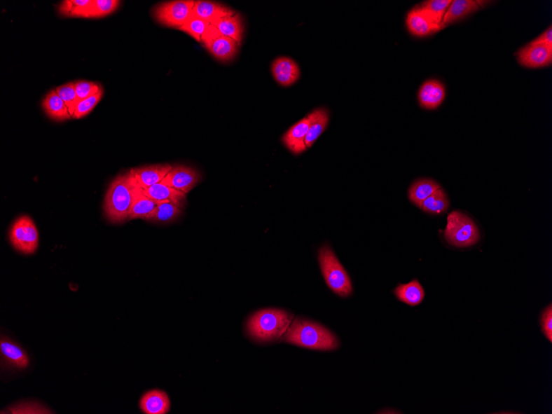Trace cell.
<instances>
[{
	"label": "cell",
	"instance_id": "obj_1",
	"mask_svg": "<svg viewBox=\"0 0 552 414\" xmlns=\"http://www.w3.org/2000/svg\"><path fill=\"white\" fill-rule=\"evenodd\" d=\"M142 191L130 172L115 178L104 200V209L109 222L117 224L130 220L132 207Z\"/></svg>",
	"mask_w": 552,
	"mask_h": 414
},
{
	"label": "cell",
	"instance_id": "obj_2",
	"mask_svg": "<svg viewBox=\"0 0 552 414\" xmlns=\"http://www.w3.org/2000/svg\"><path fill=\"white\" fill-rule=\"evenodd\" d=\"M283 340L298 347L319 351H332L339 347L338 338L331 331L315 322L301 317L292 321L284 334Z\"/></svg>",
	"mask_w": 552,
	"mask_h": 414
},
{
	"label": "cell",
	"instance_id": "obj_3",
	"mask_svg": "<svg viewBox=\"0 0 552 414\" xmlns=\"http://www.w3.org/2000/svg\"><path fill=\"white\" fill-rule=\"evenodd\" d=\"M293 315L277 309L257 311L247 321V329L255 341L268 343L284 336L293 321Z\"/></svg>",
	"mask_w": 552,
	"mask_h": 414
},
{
	"label": "cell",
	"instance_id": "obj_4",
	"mask_svg": "<svg viewBox=\"0 0 552 414\" xmlns=\"http://www.w3.org/2000/svg\"><path fill=\"white\" fill-rule=\"evenodd\" d=\"M319 261L328 287L339 296L346 298L351 296L353 291L351 278L328 245L320 248Z\"/></svg>",
	"mask_w": 552,
	"mask_h": 414
},
{
	"label": "cell",
	"instance_id": "obj_5",
	"mask_svg": "<svg viewBox=\"0 0 552 414\" xmlns=\"http://www.w3.org/2000/svg\"><path fill=\"white\" fill-rule=\"evenodd\" d=\"M444 239L454 247H471L480 242L481 231L471 217L462 212L455 210L448 215Z\"/></svg>",
	"mask_w": 552,
	"mask_h": 414
},
{
	"label": "cell",
	"instance_id": "obj_6",
	"mask_svg": "<svg viewBox=\"0 0 552 414\" xmlns=\"http://www.w3.org/2000/svg\"><path fill=\"white\" fill-rule=\"evenodd\" d=\"M194 0H174L160 3L153 11L155 20L167 27L179 29L192 16Z\"/></svg>",
	"mask_w": 552,
	"mask_h": 414
},
{
	"label": "cell",
	"instance_id": "obj_7",
	"mask_svg": "<svg viewBox=\"0 0 552 414\" xmlns=\"http://www.w3.org/2000/svg\"><path fill=\"white\" fill-rule=\"evenodd\" d=\"M9 240L15 249L25 255L34 254L39 247L38 228L29 216L18 218L9 232Z\"/></svg>",
	"mask_w": 552,
	"mask_h": 414
},
{
	"label": "cell",
	"instance_id": "obj_8",
	"mask_svg": "<svg viewBox=\"0 0 552 414\" xmlns=\"http://www.w3.org/2000/svg\"><path fill=\"white\" fill-rule=\"evenodd\" d=\"M200 43L219 62L232 61L238 52L237 41L221 34L217 27L212 25L202 36Z\"/></svg>",
	"mask_w": 552,
	"mask_h": 414
},
{
	"label": "cell",
	"instance_id": "obj_9",
	"mask_svg": "<svg viewBox=\"0 0 552 414\" xmlns=\"http://www.w3.org/2000/svg\"><path fill=\"white\" fill-rule=\"evenodd\" d=\"M201 181V174L195 168L177 165L172 167L162 181L164 185L188 194Z\"/></svg>",
	"mask_w": 552,
	"mask_h": 414
},
{
	"label": "cell",
	"instance_id": "obj_10",
	"mask_svg": "<svg viewBox=\"0 0 552 414\" xmlns=\"http://www.w3.org/2000/svg\"><path fill=\"white\" fill-rule=\"evenodd\" d=\"M517 59L520 65L529 69L549 67L552 62V48L532 41L518 50Z\"/></svg>",
	"mask_w": 552,
	"mask_h": 414
},
{
	"label": "cell",
	"instance_id": "obj_11",
	"mask_svg": "<svg viewBox=\"0 0 552 414\" xmlns=\"http://www.w3.org/2000/svg\"><path fill=\"white\" fill-rule=\"evenodd\" d=\"M0 352L3 366L13 370H25L29 366V357L20 344L6 336L0 340Z\"/></svg>",
	"mask_w": 552,
	"mask_h": 414
},
{
	"label": "cell",
	"instance_id": "obj_12",
	"mask_svg": "<svg viewBox=\"0 0 552 414\" xmlns=\"http://www.w3.org/2000/svg\"><path fill=\"white\" fill-rule=\"evenodd\" d=\"M315 116V113L312 111L284 133L283 144L294 155H300L307 150L305 139Z\"/></svg>",
	"mask_w": 552,
	"mask_h": 414
},
{
	"label": "cell",
	"instance_id": "obj_13",
	"mask_svg": "<svg viewBox=\"0 0 552 414\" xmlns=\"http://www.w3.org/2000/svg\"><path fill=\"white\" fill-rule=\"evenodd\" d=\"M408 29L416 36H426L443 30V26L435 24L420 7L412 9L406 18Z\"/></svg>",
	"mask_w": 552,
	"mask_h": 414
},
{
	"label": "cell",
	"instance_id": "obj_14",
	"mask_svg": "<svg viewBox=\"0 0 552 414\" xmlns=\"http://www.w3.org/2000/svg\"><path fill=\"white\" fill-rule=\"evenodd\" d=\"M271 71L276 82L284 87L292 85L301 76L298 64L291 58L285 57L275 60L271 66Z\"/></svg>",
	"mask_w": 552,
	"mask_h": 414
},
{
	"label": "cell",
	"instance_id": "obj_15",
	"mask_svg": "<svg viewBox=\"0 0 552 414\" xmlns=\"http://www.w3.org/2000/svg\"><path fill=\"white\" fill-rule=\"evenodd\" d=\"M172 167V165L169 164L153 165L132 169L130 172L135 178L138 185L142 190H145L146 188L162 182Z\"/></svg>",
	"mask_w": 552,
	"mask_h": 414
},
{
	"label": "cell",
	"instance_id": "obj_16",
	"mask_svg": "<svg viewBox=\"0 0 552 414\" xmlns=\"http://www.w3.org/2000/svg\"><path fill=\"white\" fill-rule=\"evenodd\" d=\"M446 97L443 84L439 81H427L421 86L418 92V101L421 107L425 109H436L443 104Z\"/></svg>",
	"mask_w": 552,
	"mask_h": 414
},
{
	"label": "cell",
	"instance_id": "obj_17",
	"mask_svg": "<svg viewBox=\"0 0 552 414\" xmlns=\"http://www.w3.org/2000/svg\"><path fill=\"white\" fill-rule=\"evenodd\" d=\"M237 12L233 11L224 4L213 1H204L198 0L193 8V15L199 17L201 20L212 22L227 16L235 15Z\"/></svg>",
	"mask_w": 552,
	"mask_h": 414
},
{
	"label": "cell",
	"instance_id": "obj_18",
	"mask_svg": "<svg viewBox=\"0 0 552 414\" xmlns=\"http://www.w3.org/2000/svg\"><path fill=\"white\" fill-rule=\"evenodd\" d=\"M142 193L156 201L171 202L182 209L186 206L187 199L185 193L174 190V188L165 186L162 182L142 190Z\"/></svg>",
	"mask_w": 552,
	"mask_h": 414
},
{
	"label": "cell",
	"instance_id": "obj_19",
	"mask_svg": "<svg viewBox=\"0 0 552 414\" xmlns=\"http://www.w3.org/2000/svg\"><path fill=\"white\" fill-rule=\"evenodd\" d=\"M140 408L146 414H167L171 409V401L164 391L151 390L142 397Z\"/></svg>",
	"mask_w": 552,
	"mask_h": 414
},
{
	"label": "cell",
	"instance_id": "obj_20",
	"mask_svg": "<svg viewBox=\"0 0 552 414\" xmlns=\"http://www.w3.org/2000/svg\"><path fill=\"white\" fill-rule=\"evenodd\" d=\"M394 294L400 302L411 307L420 305L425 297V289L417 279L408 284H399Z\"/></svg>",
	"mask_w": 552,
	"mask_h": 414
},
{
	"label": "cell",
	"instance_id": "obj_21",
	"mask_svg": "<svg viewBox=\"0 0 552 414\" xmlns=\"http://www.w3.org/2000/svg\"><path fill=\"white\" fill-rule=\"evenodd\" d=\"M481 8L480 2L475 0H454L443 18V25L447 27L453 22L463 20Z\"/></svg>",
	"mask_w": 552,
	"mask_h": 414
},
{
	"label": "cell",
	"instance_id": "obj_22",
	"mask_svg": "<svg viewBox=\"0 0 552 414\" xmlns=\"http://www.w3.org/2000/svg\"><path fill=\"white\" fill-rule=\"evenodd\" d=\"M41 106L48 116L54 121L62 122L72 118L67 106L60 97L56 90L49 92Z\"/></svg>",
	"mask_w": 552,
	"mask_h": 414
},
{
	"label": "cell",
	"instance_id": "obj_23",
	"mask_svg": "<svg viewBox=\"0 0 552 414\" xmlns=\"http://www.w3.org/2000/svg\"><path fill=\"white\" fill-rule=\"evenodd\" d=\"M211 25L217 27L221 34L237 41L238 45L241 44L244 27L242 17L238 13L232 16L220 18V20L212 22Z\"/></svg>",
	"mask_w": 552,
	"mask_h": 414
},
{
	"label": "cell",
	"instance_id": "obj_24",
	"mask_svg": "<svg viewBox=\"0 0 552 414\" xmlns=\"http://www.w3.org/2000/svg\"><path fill=\"white\" fill-rule=\"evenodd\" d=\"M440 188L439 184L432 179H418L409 188L408 199L414 205L420 209L423 202Z\"/></svg>",
	"mask_w": 552,
	"mask_h": 414
},
{
	"label": "cell",
	"instance_id": "obj_25",
	"mask_svg": "<svg viewBox=\"0 0 552 414\" xmlns=\"http://www.w3.org/2000/svg\"><path fill=\"white\" fill-rule=\"evenodd\" d=\"M159 204V201L151 199L145 195L142 191L132 207L130 220L137 219L149 220L158 209Z\"/></svg>",
	"mask_w": 552,
	"mask_h": 414
},
{
	"label": "cell",
	"instance_id": "obj_26",
	"mask_svg": "<svg viewBox=\"0 0 552 414\" xmlns=\"http://www.w3.org/2000/svg\"><path fill=\"white\" fill-rule=\"evenodd\" d=\"M315 116L314 120L311 123L309 132H308L305 145L308 149L315 144L322 133H323L329 122V113L328 110L321 108L315 110Z\"/></svg>",
	"mask_w": 552,
	"mask_h": 414
},
{
	"label": "cell",
	"instance_id": "obj_27",
	"mask_svg": "<svg viewBox=\"0 0 552 414\" xmlns=\"http://www.w3.org/2000/svg\"><path fill=\"white\" fill-rule=\"evenodd\" d=\"M183 214V209L171 202H160L158 209L155 211L147 222L155 223H169L176 221Z\"/></svg>",
	"mask_w": 552,
	"mask_h": 414
},
{
	"label": "cell",
	"instance_id": "obj_28",
	"mask_svg": "<svg viewBox=\"0 0 552 414\" xmlns=\"http://www.w3.org/2000/svg\"><path fill=\"white\" fill-rule=\"evenodd\" d=\"M450 202L447 194L443 188L435 191L423 202L421 209L432 215H440L446 213L449 209Z\"/></svg>",
	"mask_w": 552,
	"mask_h": 414
},
{
	"label": "cell",
	"instance_id": "obj_29",
	"mask_svg": "<svg viewBox=\"0 0 552 414\" xmlns=\"http://www.w3.org/2000/svg\"><path fill=\"white\" fill-rule=\"evenodd\" d=\"M92 0H66L58 8L60 15L66 17L89 18Z\"/></svg>",
	"mask_w": 552,
	"mask_h": 414
},
{
	"label": "cell",
	"instance_id": "obj_30",
	"mask_svg": "<svg viewBox=\"0 0 552 414\" xmlns=\"http://www.w3.org/2000/svg\"><path fill=\"white\" fill-rule=\"evenodd\" d=\"M452 0H429L423 2L420 8L435 24L443 27V18Z\"/></svg>",
	"mask_w": 552,
	"mask_h": 414
},
{
	"label": "cell",
	"instance_id": "obj_31",
	"mask_svg": "<svg viewBox=\"0 0 552 414\" xmlns=\"http://www.w3.org/2000/svg\"><path fill=\"white\" fill-rule=\"evenodd\" d=\"M209 25V22L201 20L200 18L195 16L192 13V16L188 18L186 24L178 29L192 36L198 43H201L202 36L204 35Z\"/></svg>",
	"mask_w": 552,
	"mask_h": 414
},
{
	"label": "cell",
	"instance_id": "obj_32",
	"mask_svg": "<svg viewBox=\"0 0 552 414\" xmlns=\"http://www.w3.org/2000/svg\"><path fill=\"white\" fill-rule=\"evenodd\" d=\"M120 3L118 0H92L89 18H100L111 15Z\"/></svg>",
	"mask_w": 552,
	"mask_h": 414
},
{
	"label": "cell",
	"instance_id": "obj_33",
	"mask_svg": "<svg viewBox=\"0 0 552 414\" xmlns=\"http://www.w3.org/2000/svg\"><path fill=\"white\" fill-rule=\"evenodd\" d=\"M55 90H56L57 93L63 100V102L67 106L69 112H70L72 117L76 105L79 103L75 89V83H67V84L59 86Z\"/></svg>",
	"mask_w": 552,
	"mask_h": 414
},
{
	"label": "cell",
	"instance_id": "obj_34",
	"mask_svg": "<svg viewBox=\"0 0 552 414\" xmlns=\"http://www.w3.org/2000/svg\"><path fill=\"white\" fill-rule=\"evenodd\" d=\"M103 95L104 89L101 90L98 94L92 96V97L80 101L76 105L72 118L80 119L87 116L95 108V106L99 104L100 99L103 97Z\"/></svg>",
	"mask_w": 552,
	"mask_h": 414
},
{
	"label": "cell",
	"instance_id": "obj_35",
	"mask_svg": "<svg viewBox=\"0 0 552 414\" xmlns=\"http://www.w3.org/2000/svg\"><path fill=\"white\" fill-rule=\"evenodd\" d=\"M74 83H75V89L79 102L98 94L103 89L102 86L95 82L79 81Z\"/></svg>",
	"mask_w": 552,
	"mask_h": 414
},
{
	"label": "cell",
	"instance_id": "obj_36",
	"mask_svg": "<svg viewBox=\"0 0 552 414\" xmlns=\"http://www.w3.org/2000/svg\"><path fill=\"white\" fill-rule=\"evenodd\" d=\"M6 412L7 413H50V409L34 403L18 404L17 407L9 408Z\"/></svg>",
	"mask_w": 552,
	"mask_h": 414
},
{
	"label": "cell",
	"instance_id": "obj_37",
	"mask_svg": "<svg viewBox=\"0 0 552 414\" xmlns=\"http://www.w3.org/2000/svg\"><path fill=\"white\" fill-rule=\"evenodd\" d=\"M542 333L550 343H552V305L551 303L542 311L540 317Z\"/></svg>",
	"mask_w": 552,
	"mask_h": 414
},
{
	"label": "cell",
	"instance_id": "obj_38",
	"mask_svg": "<svg viewBox=\"0 0 552 414\" xmlns=\"http://www.w3.org/2000/svg\"><path fill=\"white\" fill-rule=\"evenodd\" d=\"M533 43L545 45L547 47L552 48V27L551 25L547 29L544 34H541Z\"/></svg>",
	"mask_w": 552,
	"mask_h": 414
}]
</instances>
